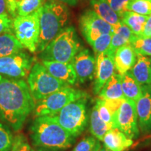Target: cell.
Masks as SVG:
<instances>
[{"label": "cell", "instance_id": "1", "mask_svg": "<svg viewBox=\"0 0 151 151\" xmlns=\"http://www.w3.org/2000/svg\"><path fill=\"white\" fill-rule=\"evenodd\" d=\"M35 106V100L23 79L0 75V121L18 132Z\"/></svg>", "mask_w": 151, "mask_h": 151}, {"label": "cell", "instance_id": "2", "mask_svg": "<svg viewBox=\"0 0 151 151\" xmlns=\"http://www.w3.org/2000/svg\"><path fill=\"white\" fill-rule=\"evenodd\" d=\"M30 136L35 147L49 149L67 148L75 139L50 116L36 117L30 127Z\"/></svg>", "mask_w": 151, "mask_h": 151}, {"label": "cell", "instance_id": "3", "mask_svg": "<svg viewBox=\"0 0 151 151\" xmlns=\"http://www.w3.org/2000/svg\"><path fill=\"white\" fill-rule=\"evenodd\" d=\"M69 18L67 7L57 0H46L40 8V35L37 52H41L65 28Z\"/></svg>", "mask_w": 151, "mask_h": 151}, {"label": "cell", "instance_id": "4", "mask_svg": "<svg viewBox=\"0 0 151 151\" xmlns=\"http://www.w3.org/2000/svg\"><path fill=\"white\" fill-rule=\"evenodd\" d=\"M81 50L80 41L76 31L72 26L65 27L48 46L41 52V60L71 63L78 52Z\"/></svg>", "mask_w": 151, "mask_h": 151}, {"label": "cell", "instance_id": "5", "mask_svg": "<svg viewBox=\"0 0 151 151\" xmlns=\"http://www.w3.org/2000/svg\"><path fill=\"white\" fill-rule=\"evenodd\" d=\"M50 116L73 137H78L88 124L87 97L69 103Z\"/></svg>", "mask_w": 151, "mask_h": 151}, {"label": "cell", "instance_id": "6", "mask_svg": "<svg viewBox=\"0 0 151 151\" xmlns=\"http://www.w3.org/2000/svg\"><path fill=\"white\" fill-rule=\"evenodd\" d=\"M27 84L35 101L44 99L54 92L69 86L52 76L42 63L35 62L27 76Z\"/></svg>", "mask_w": 151, "mask_h": 151}, {"label": "cell", "instance_id": "7", "mask_svg": "<svg viewBox=\"0 0 151 151\" xmlns=\"http://www.w3.org/2000/svg\"><path fill=\"white\" fill-rule=\"evenodd\" d=\"M85 97H88L86 92L70 86H67L37 101L34 111L35 116L39 117L53 115L69 103Z\"/></svg>", "mask_w": 151, "mask_h": 151}, {"label": "cell", "instance_id": "8", "mask_svg": "<svg viewBox=\"0 0 151 151\" xmlns=\"http://www.w3.org/2000/svg\"><path fill=\"white\" fill-rule=\"evenodd\" d=\"M40 8L26 16L14 18V33L24 48L29 52H37L40 35Z\"/></svg>", "mask_w": 151, "mask_h": 151}, {"label": "cell", "instance_id": "9", "mask_svg": "<svg viewBox=\"0 0 151 151\" xmlns=\"http://www.w3.org/2000/svg\"><path fill=\"white\" fill-rule=\"evenodd\" d=\"M36 59L21 51L12 55L0 58V75L11 78L20 79L28 76Z\"/></svg>", "mask_w": 151, "mask_h": 151}, {"label": "cell", "instance_id": "10", "mask_svg": "<svg viewBox=\"0 0 151 151\" xmlns=\"http://www.w3.org/2000/svg\"><path fill=\"white\" fill-rule=\"evenodd\" d=\"M79 27L89 44L101 35L115 32L114 27L100 18L93 10H87L81 15Z\"/></svg>", "mask_w": 151, "mask_h": 151}, {"label": "cell", "instance_id": "11", "mask_svg": "<svg viewBox=\"0 0 151 151\" xmlns=\"http://www.w3.org/2000/svg\"><path fill=\"white\" fill-rule=\"evenodd\" d=\"M115 124L116 128L129 139H136L139 137V128L135 101L125 98L117 113Z\"/></svg>", "mask_w": 151, "mask_h": 151}, {"label": "cell", "instance_id": "12", "mask_svg": "<svg viewBox=\"0 0 151 151\" xmlns=\"http://www.w3.org/2000/svg\"><path fill=\"white\" fill-rule=\"evenodd\" d=\"M77 76V81L84 83L95 76L97 60L88 49H81L71 62Z\"/></svg>", "mask_w": 151, "mask_h": 151}, {"label": "cell", "instance_id": "13", "mask_svg": "<svg viewBox=\"0 0 151 151\" xmlns=\"http://www.w3.org/2000/svg\"><path fill=\"white\" fill-rule=\"evenodd\" d=\"M95 79L93 86L94 94H99L106 83L115 73L113 57L107 52H103L97 55Z\"/></svg>", "mask_w": 151, "mask_h": 151}, {"label": "cell", "instance_id": "14", "mask_svg": "<svg viewBox=\"0 0 151 151\" xmlns=\"http://www.w3.org/2000/svg\"><path fill=\"white\" fill-rule=\"evenodd\" d=\"M143 94L136 102L139 128L143 133L151 132V84L142 86Z\"/></svg>", "mask_w": 151, "mask_h": 151}, {"label": "cell", "instance_id": "15", "mask_svg": "<svg viewBox=\"0 0 151 151\" xmlns=\"http://www.w3.org/2000/svg\"><path fill=\"white\" fill-rule=\"evenodd\" d=\"M41 63L48 72L58 80L69 86H73L76 83L77 76L71 63L47 60H41Z\"/></svg>", "mask_w": 151, "mask_h": 151}, {"label": "cell", "instance_id": "16", "mask_svg": "<svg viewBox=\"0 0 151 151\" xmlns=\"http://www.w3.org/2000/svg\"><path fill=\"white\" fill-rule=\"evenodd\" d=\"M137 55L129 43L124 45L116 50L113 57L115 69L120 76L132 69L137 61Z\"/></svg>", "mask_w": 151, "mask_h": 151}, {"label": "cell", "instance_id": "17", "mask_svg": "<svg viewBox=\"0 0 151 151\" xmlns=\"http://www.w3.org/2000/svg\"><path fill=\"white\" fill-rule=\"evenodd\" d=\"M104 146L111 151H124L133 143L132 139L128 138L118 128H113L106 134L103 139Z\"/></svg>", "mask_w": 151, "mask_h": 151}, {"label": "cell", "instance_id": "18", "mask_svg": "<svg viewBox=\"0 0 151 151\" xmlns=\"http://www.w3.org/2000/svg\"><path fill=\"white\" fill-rule=\"evenodd\" d=\"M113 27L115 32L113 35L109 48L106 52L112 57H114L115 52L119 48L129 43L132 38L134 35L131 29L122 21Z\"/></svg>", "mask_w": 151, "mask_h": 151}, {"label": "cell", "instance_id": "19", "mask_svg": "<svg viewBox=\"0 0 151 151\" xmlns=\"http://www.w3.org/2000/svg\"><path fill=\"white\" fill-rule=\"evenodd\" d=\"M130 73L141 86L151 84V59L138 55Z\"/></svg>", "mask_w": 151, "mask_h": 151}, {"label": "cell", "instance_id": "20", "mask_svg": "<svg viewBox=\"0 0 151 151\" xmlns=\"http://www.w3.org/2000/svg\"><path fill=\"white\" fill-rule=\"evenodd\" d=\"M93 11L104 20L115 27L121 22V18L111 8L107 0H91Z\"/></svg>", "mask_w": 151, "mask_h": 151}, {"label": "cell", "instance_id": "21", "mask_svg": "<svg viewBox=\"0 0 151 151\" xmlns=\"http://www.w3.org/2000/svg\"><path fill=\"white\" fill-rule=\"evenodd\" d=\"M121 86L126 99L137 102L142 96V86L136 80L130 71L121 76Z\"/></svg>", "mask_w": 151, "mask_h": 151}, {"label": "cell", "instance_id": "22", "mask_svg": "<svg viewBox=\"0 0 151 151\" xmlns=\"http://www.w3.org/2000/svg\"><path fill=\"white\" fill-rule=\"evenodd\" d=\"M98 98L101 99H115L124 98L121 86V76L114 73L99 92Z\"/></svg>", "mask_w": 151, "mask_h": 151}, {"label": "cell", "instance_id": "23", "mask_svg": "<svg viewBox=\"0 0 151 151\" xmlns=\"http://www.w3.org/2000/svg\"><path fill=\"white\" fill-rule=\"evenodd\" d=\"M24 47L13 33L0 35V58L21 52Z\"/></svg>", "mask_w": 151, "mask_h": 151}, {"label": "cell", "instance_id": "24", "mask_svg": "<svg viewBox=\"0 0 151 151\" xmlns=\"http://www.w3.org/2000/svg\"><path fill=\"white\" fill-rule=\"evenodd\" d=\"M111 129H113V127L111 125L106 124L100 118L97 107L94 105L90 116V130L92 134L98 141H102L106 134Z\"/></svg>", "mask_w": 151, "mask_h": 151}, {"label": "cell", "instance_id": "25", "mask_svg": "<svg viewBox=\"0 0 151 151\" xmlns=\"http://www.w3.org/2000/svg\"><path fill=\"white\" fill-rule=\"evenodd\" d=\"M148 16H143L127 11L121 16V21L126 24L135 35H142L143 27Z\"/></svg>", "mask_w": 151, "mask_h": 151}, {"label": "cell", "instance_id": "26", "mask_svg": "<svg viewBox=\"0 0 151 151\" xmlns=\"http://www.w3.org/2000/svg\"><path fill=\"white\" fill-rule=\"evenodd\" d=\"M129 44L137 55L151 57V37L142 35H134Z\"/></svg>", "mask_w": 151, "mask_h": 151}, {"label": "cell", "instance_id": "27", "mask_svg": "<svg viewBox=\"0 0 151 151\" xmlns=\"http://www.w3.org/2000/svg\"><path fill=\"white\" fill-rule=\"evenodd\" d=\"M44 0H20L17 7V14L20 16L30 15L42 6Z\"/></svg>", "mask_w": 151, "mask_h": 151}, {"label": "cell", "instance_id": "28", "mask_svg": "<svg viewBox=\"0 0 151 151\" xmlns=\"http://www.w3.org/2000/svg\"><path fill=\"white\" fill-rule=\"evenodd\" d=\"M149 16L151 14V0H130L126 6V11Z\"/></svg>", "mask_w": 151, "mask_h": 151}, {"label": "cell", "instance_id": "29", "mask_svg": "<svg viewBox=\"0 0 151 151\" xmlns=\"http://www.w3.org/2000/svg\"><path fill=\"white\" fill-rule=\"evenodd\" d=\"M8 125L0 122V151H11L14 137Z\"/></svg>", "mask_w": 151, "mask_h": 151}, {"label": "cell", "instance_id": "30", "mask_svg": "<svg viewBox=\"0 0 151 151\" xmlns=\"http://www.w3.org/2000/svg\"><path fill=\"white\" fill-rule=\"evenodd\" d=\"M113 35V34H104V35L100 36L90 43V45L92 47L97 55L107 51L109 46H110Z\"/></svg>", "mask_w": 151, "mask_h": 151}, {"label": "cell", "instance_id": "31", "mask_svg": "<svg viewBox=\"0 0 151 151\" xmlns=\"http://www.w3.org/2000/svg\"><path fill=\"white\" fill-rule=\"evenodd\" d=\"M95 106L97 107L100 118H101L104 122H106V123L111 125L113 128H116L114 121H113L112 114H111L110 111H109L108 108L106 107V106L105 105L103 100L98 98L97 101H96Z\"/></svg>", "mask_w": 151, "mask_h": 151}, {"label": "cell", "instance_id": "32", "mask_svg": "<svg viewBox=\"0 0 151 151\" xmlns=\"http://www.w3.org/2000/svg\"><path fill=\"white\" fill-rule=\"evenodd\" d=\"M99 141L96 138L88 137L84 138L76 146L72 151H95Z\"/></svg>", "mask_w": 151, "mask_h": 151}, {"label": "cell", "instance_id": "33", "mask_svg": "<svg viewBox=\"0 0 151 151\" xmlns=\"http://www.w3.org/2000/svg\"><path fill=\"white\" fill-rule=\"evenodd\" d=\"M32 148L29 146L27 138L23 134H18L14 137L12 147L11 151H31Z\"/></svg>", "mask_w": 151, "mask_h": 151}, {"label": "cell", "instance_id": "34", "mask_svg": "<svg viewBox=\"0 0 151 151\" xmlns=\"http://www.w3.org/2000/svg\"><path fill=\"white\" fill-rule=\"evenodd\" d=\"M125 99V97L120 98V99H102L104 102L105 105L110 111L111 114H112L113 118V121L115 123V120H116V117L117 116L119 109L121 106L122 104ZM116 126V124H115Z\"/></svg>", "mask_w": 151, "mask_h": 151}, {"label": "cell", "instance_id": "35", "mask_svg": "<svg viewBox=\"0 0 151 151\" xmlns=\"http://www.w3.org/2000/svg\"><path fill=\"white\" fill-rule=\"evenodd\" d=\"M14 32V20L8 14L0 16V35Z\"/></svg>", "mask_w": 151, "mask_h": 151}, {"label": "cell", "instance_id": "36", "mask_svg": "<svg viewBox=\"0 0 151 151\" xmlns=\"http://www.w3.org/2000/svg\"><path fill=\"white\" fill-rule=\"evenodd\" d=\"M111 7L121 18L126 11V6L130 0H107Z\"/></svg>", "mask_w": 151, "mask_h": 151}, {"label": "cell", "instance_id": "37", "mask_svg": "<svg viewBox=\"0 0 151 151\" xmlns=\"http://www.w3.org/2000/svg\"><path fill=\"white\" fill-rule=\"evenodd\" d=\"M6 1L7 3L9 14L13 18H15L17 16V7L20 0H6Z\"/></svg>", "mask_w": 151, "mask_h": 151}, {"label": "cell", "instance_id": "38", "mask_svg": "<svg viewBox=\"0 0 151 151\" xmlns=\"http://www.w3.org/2000/svg\"><path fill=\"white\" fill-rule=\"evenodd\" d=\"M142 36H144V37H150L151 36V14L149 15L146 23H145Z\"/></svg>", "mask_w": 151, "mask_h": 151}, {"label": "cell", "instance_id": "39", "mask_svg": "<svg viewBox=\"0 0 151 151\" xmlns=\"http://www.w3.org/2000/svg\"><path fill=\"white\" fill-rule=\"evenodd\" d=\"M8 8L6 0H0V16L7 14Z\"/></svg>", "mask_w": 151, "mask_h": 151}, {"label": "cell", "instance_id": "40", "mask_svg": "<svg viewBox=\"0 0 151 151\" xmlns=\"http://www.w3.org/2000/svg\"><path fill=\"white\" fill-rule=\"evenodd\" d=\"M57 1L69 6H76L79 0H57Z\"/></svg>", "mask_w": 151, "mask_h": 151}, {"label": "cell", "instance_id": "41", "mask_svg": "<svg viewBox=\"0 0 151 151\" xmlns=\"http://www.w3.org/2000/svg\"><path fill=\"white\" fill-rule=\"evenodd\" d=\"M95 151H111V150H109L108 148H106L104 146H101L99 143V145H98L97 149L95 150Z\"/></svg>", "mask_w": 151, "mask_h": 151}, {"label": "cell", "instance_id": "42", "mask_svg": "<svg viewBox=\"0 0 151 151\" xmlns=\"http://www.w3.org/2000/svg\"><path fill=\"white\" fill-rule=\"evenodd\" d=\"M51 149L49 148H41V147H39V148L33 149L32 148L31 151H50Z\"/></svg>", "mask_w": 151, "mask_h": 151}, {"label": "cell", "instance_id": "43", "mask_svg": "<svg viewBox=\"0 0 151 151\" xmlns=\"http://www.w3.org/2000/svg\"><path fill=\"white\" fill-rule=\"evenodd\" d=\"M150 37H151V36H150Z\"/></svg>", "mask_w": 151, "mask_h": 151}]
</instances>
